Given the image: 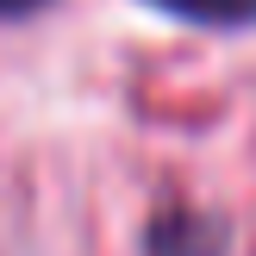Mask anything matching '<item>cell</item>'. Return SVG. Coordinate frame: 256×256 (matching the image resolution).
Here are the masks:
<instances>
[{"mask_svg": "<svg viewBox=\"0 0 256 256\" xmlns=\"http://www.w3.org/2000/svg\"><path fill=\"white\" fill-rule=\"evenodd\" d=\"M150 256H225L232 244V232H225V219H212V212H194V206H169L150 219Z\"/></svg>", "mask_w": 256, "mask_h": 256, "instance_id": "cell-1", "label": "cell"}, {"mask_svg": "<svg viewBox=\"0 0 256 256\" xmlns=\"http://www.w3.org/2000/svg\"><path fill=\"white\" fill-rule=\"evenodd\" d=\"M144 6L169 12V19H188V25H212V32L256 25V0H144Z\"/></svg>", "mask_w": 256, "mask_h": 256, "instance_id": "cell-2", "label": "cell"}, {"mask_svg": "<svg viewBox=\"0 0 256 256\" xmlns=\"http://www.w3.org/2000/svg\"><path fill=\"white\" fill-rule=\"evenodd\" d=\"M38 6H50V0H0V19H19V12H38Z\"/></svg>", "mask_w": 256, "mask_h": 256, "instance_id": "cell-3", "label": "cell"}]
</instances>
